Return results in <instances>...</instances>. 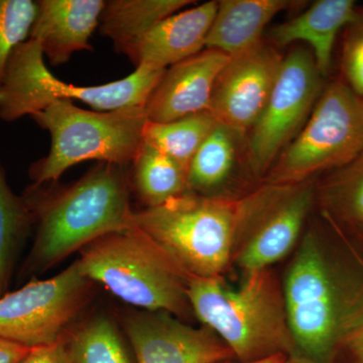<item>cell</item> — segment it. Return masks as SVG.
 I'll use <instances>...</instances> for the list:
<instances>
[{
  "instance_id": "obj_1",
  "label": "cell",
  "mask_w": 363,
  "mask_h": 363,
  "mask_svg": "<svg viewBox=\"0 0 363 363\" xmlns=\"http://www.w3.org/2000/svg\"><path fill=\"white\" fill-rule=\"evenodd\" d=\"M288 186L262 183L242 195L189 192L131 214L189 276L224 278L259 217Z\"/></svg>"
},
{
  "instance_id": "obj_2",
  "label": "cell",
  "mask_w": 363,
  "mask_h": 363,
  "mask_svg": "<svg viewBox=\"0 0 363 363\" xmlns=\"http://www.w3.org/2000/svg\"><path fill=\"white\" fill-rule=\"evenodd\" d=\"M125 168L99 162L69 185L33 184L26 189L23 197L35 235L21 276L44 274L105 234L128 226L133 191Z\"/></svg>"
},
{
  "instance_id": "obj_3",
  "label": "cell",
  "mask_w": 363,
  "mask_h": 363,
  "mask_svg": "<svg viewBox=\"0 0 363 363\" xmlns=\"http://www.w3.org/2000/svg\"><path fill=\"white\" fill-rule=\"evenodd\" d=\"M188 297L195 319L230 348L236 362L279 354L295 359L283 283L272 267L245 274L234 289L224 278L190 276Z\"/></svg>"
},
{
  "instance_id": "obj_4",
  "label": "cell",
  "mask_w": 363,
  "mask_h": 363,
  "mask_svg": "<svg viewBox=\"0 0 363 363\" xmlns=\"http://www.w3.org/2000/svg\"><path fill=\"white\" fill-rule=\"evenodd\" d=\"M83 276L128 305L169 313L190 323V276L166 250L135 226L93 241L76 260Z\"/></svg>"
},
{
  "instance_id": "obj_5",
  "label": "cell",
  "mask_w": 363,
  "mask_h": 363,
  "mask_svg": "<svg viewBox=\"0 0 363 363\" xmlns=\"http://www.w3.org/2000/svg\"><path fill=\"white\" fill-rule=\"evenodd\" d=\"M358 262H339L313 231L303 238L281 279L298 362H334L340 350L346 298Z\"/></svg>"
},
{
  "instance_id": "obj_6",
  "label": "cell",
  "mask_w": 363,
  "mask_h": 363,
  "mask_svg": "<svg viewBox=\"0 0 363 363\" xmlns=\"http://www.w3.org/2000/svg\"><path fill=\"white\" fill-rule=\"evenodd\" d=\"M30 117L52 138L49 154L28 169L35 185L56 183L79 162L99 161L121 167L133 164L143 145L147 123L145 107L85 111L69 100L52 102Z\"/></svg>"
},
{
  "instance_id": "obj_7",
  "label": "cell",
  "mask_w": 363,
  "mask_h": 363,
  "mask_svg": "<svg viewBox=\"0 0 363 363\" xmlns=\"http://www.w3.org/2000/svg\"><path fill=\"white\" fill-rule=\"evenodd\" d=\"M164 71L138 66L133 74L116 82L67 84L45 66L39 43L28 39L16 48L7 63L0 85V118L13 123L59 100L83 102L102 112L143 108Z\"/></svg>"
},
{
  "instance_id": "obj_8",
  "label": "cell",
  "mask_w": 363,
  "mask_h": 363,
  "mask_svg": "<svg viewBox=\"0 0 363 363\" xmlns=\"http://www.w3.org/2000/svg\"><path fill=\"white\" fill-rule=\"evenodd\" d=\"M362 150L363 97L344 83H333L274 162L264 183L301 185L317 174L345 166Z\"/></svg>"
},
{
  "instance_id": "obj_9",
  "label": "cell",
  "mask_w": 363,
  "mask_h": 363,
  "mask_svg": "<svg viewBox=\"0 0 363 363\" xmlns=\"http://www.w3.org/2000/svg\"><path fill=\"white\" fill-rule=\"evenodd\" d=\"M95 284L77 262L0 298V338L33 348L58 341L92 300Z\"/></svg>"
},
{
  "instance_id": "obj_10",
  "label": "cell",
  "mask_w": 363,
  "mask_h": 363,
  "mask_svg": "<svg viewBox=\"0 0 363 363\" xmlns=\"http://www.w3.org/2000/svg\"><path fill=\"white\" fill-rule=\"evenodd\" d=\"M312 52L297 48L286 58L264 111L248 140V164L255 177H264L279 155L307 123L320 92Z\"/></svg>"
},
{
  "instance_id": "obj_11",
  "label": "cell",
  "mask_w": 363,
  "mask_h": 363,
  "mask_svg": "<svg viewBox=\"0 0 363 363\" xmlns=\"http://www.w3.org/2000/svg\"><path fill=\"white\" fill-rule=\"evenodd\" d=\"M138 363H220L235 360L211 329L162 311L125 312L119 317Z\"/></svg>"
},
{
  "instance_id": "obj_12",
  "label": "cell",
  "mask_w": 363,
  "mask_h": 363,
  "mask_svg": "<svg viewBox=\"0 0 363 363\" xmlns=\"http://www.w3.org/2000/svg\"><path fill=\"white\" fill-rule=\"evenodd\" d=\"M283 61L264 40L231 57L217 79L208 112L219 123L245 135L264 111Z\"/></svg>"
},
{
  "instance_id": "obj_13",
  "label": "cell",
  "mask_w": 363,
  "mask_h": 363,
  "mask_svg": "<svg viewBox=\"0 0 363 363\" xmlns=\"http://www.w3.org/2000/svg\"><path fill=\"white\" fill-rule=\"evenodd\" d=\"M314 202L315 190L309 184L288 186L259 217L234 266L245 276L286 257L297 245Z\"/></svg>"
},
{
  "instance_id": "obj_14",
  "label": "cell",
  "mask_w": 363,
  "mask_h": 363,
  "mask_svg": "<svg viewBox=\"0 0 363 363\" xmlns=\"http://www.w3.org/2000/svg\"><path fill=\"white\" fill-rule=\"evenodd\" d=\"M229 60L224 52L205 49L167 69L145 105L147 121L169 123L208 111L217 79Z\"/></svg>"
},
{
  "instance_id": "obj_15",
  "label": "cell",
  "mask_w": 363,
  "mask_h": 363,
  "mask_svg": "<svg viewBox=\"0 0 363 363\" xmlns=\"http://www.w3.org/2000/svg\"><path fill=\"white\" fill-rule=\"evenodd\" d=\"M218 1H208L162 21L133 45L126 56L135 67L167 70L206 49Z\"/></svg>"
},
{
  "instance_id": "obj_16",
  "label": "cell",
  "mask_w": 363,
  "mask_h": 363,
  "mask_svg": "<svg viewBox=\"0 0 363 363\" xmlns=\"http://www.w3.org/2000/svg\"><path fill=\"white\" fill-rule=\"evenodd\" d=\"M28 39L39 43L52 66L72 55L92 50L90 39L99 26L104 0H40Z\"/></svg>"
},
{
  "instance_id": "obj_17",
  "label": "cell",
  "mask_w": 363,
  "mask_h": 363,
  "mask_svg": "<svg viewBox=\"0 0 363 363\" xmlns=\"http://www.w3.org/2000/svg\"><path fill=\"white\" fill-rule=\"evenodd\" d=\"M357 18L352 0H319L304 13L272 28L271 37L279 45L307 43L318 70L324 75L330 69L338 33Z\"/></svg>"
},
{
  "instance_id": "obj_18",
  "label": "cell",
  "mask_w": 363,
  "mask_h": 363,
  "mask_svg": "<svg viewBox=\"0 0 363 363\" xmlns=\"http://www.w3.org/2000/svg\"><path fill=\"white\" fill-rule=\"evenodd\" d=\"M295 2L286 0H221L208 33L206 49L235 57L262 42L269 21Z\"/></svg>"
},
{
  "instance_id": "obj_19",
  "label": "cell",
  "mask_w": 363,
  "mask_h": 363,
  "mask_svg": "<svg viewBox=\"0 0 363 363\" xmlns=\"http://www.w3.org/2000/svg\"><path fill=\"white\" fill-rule=\"evenodd\" d=\"M193 4L192 0H109L98 28L117 52L126 55L162 21Z\"/></svg>"
},
{
  "instance_id": "obj_20",
  "label": "cell",
  "mask_w": 363,
  "mask_h": 363,
  "mask_svg": "<svg viewBox=\"0 0 363 363\" xmlns=\"http://www.w3.org/2000/svg\"><path fill=\"white\" fill-rule=\"evenodd\" d=\"M131 166V191L145 208L160 206L190 191L187 169L145 142Z\"/></svg>"
},
{
  "instance_id": "obj_21",
  "label": "cell",
  "mask_w": 363,
  "mask_h": 363,
  "mask_svg": "<svg viewBox=\"0 0 363 363\" xmlns=\"http://www.w3.org/2000/svg\"><path fill=\"white\" fill-rule=\"evenodd\" d=\"M315 199L336 228L347 226L355 230L363 226V150L321 182Z\"/></svg>"
},
{
  "instance_id": "obj_22",
  "label": "cell",
  "mask_w": 363,
  "mask_h": 363,
  "mask_svg": "<svg viewBox=\"0 0 363 363\" xmlns=\"http://www.w3.org/2000/svg\"><path fill=\"white\" fill-rule=\"evenodd\" d=\"M70 363H135L116 320L95 314L64 333Z\"/></svg>"
},
{
  "instance_id": "obj_23",
  "label": "cell",
  "mask_w": 363,
  "mask_h": 363,
  "mask_svg": "<svg viewBox=\"0 0 363 363\" xmlns=\"http://www.w3.org/2000/svg\"><path fill=\"white\" fill-rule=\"evenodd\" d=\"M241 138L228 126L217 123L189 164L188 185L191 192L218 194V189L233 174Z\"/></svg>"
},
{
  "instance_id": "obj_24",
  "label": "cell",
  "mask_w": 363,
  "mask_h": 363,
  "mask_svg": "<svg viewBox=\"0 0 363 363\" xmlns=\"http://www.w3.org/2000/svg\"><path fill=\"white\" fill-rule=\"evenodd\" d=\"M218 121L204 111L169 121L156 123L147 121L143 142L166 155L187 169L191 160Z\"/></svg>"
},
{
  "instance_id": "obj_25",
  "label": "cell",
  "mask_w": 363,
  "mask_h": 363,
  "mask_svg": "<svg viewBox=\"0 0 363 363\" xmlns=\"http://www.w3.org/2000/svg\"><path fill=\"white\" fill-rule=\"evenodd\" d=\"M33 226L30 208L11 190L0 162V298L7 293L16 257Z\"/></svg>"
},
{
  "instance_id": "obj_26",
  "label": "cell",
  "mask_w": 363,
  "mask_h": 363,
  "mask_svg": "<svg viewBox=\"0 0 363 363\" xmlns=\"http://www.w3.org/2000/svg\"><path fill=\"white\" fill-rule=\"evenodd\" d=\"M37 9L33 0H0V85L11 54L30 38Z\"/></svg>"
},
{
  "instance_id": "obj_27",
  "label": "cell",
  "mask_w": 363,
  "mask_h": 363,
  "mask_svg": "<svg viewBox=\"0 0 363 363\" xmlns=\"http://www.w3.org/2000/svg\"><path fill=\"white\" fill-rule=\"evenodd\" d=\"M340 350L347 351L355 363H363V264L357 274L346 298L341 323Z\"/></svg>"
},
{
  "instance_id": "obj_28",
  "label": "cell",
  "mask_w": 363,
  "mask_h": 363,
  "mask_svg": "<svg viewBox=\"0 0 363 363\" xmlns=\"http://www.w3.org/2000/svg\"><path fill=\"white\" fill-rule=\"evenodd\" d=\"M344 71L350 87L363 97V28L353 33L344 50Z\"/></svg>"
},
{
  "instance_id": "obj_29",
  "label": "cell",
  "mask_w": 363,
  "mask_h": 363,
  "mask_svg": "<svg viewBox=\"0 0 363 363\" xmlns=\"http://www.w3.org/2000/svg\"><path fill=\"white\" fill-rule=\"evenodd\" d=\"M20 363H70L63 336L50 345L32 348Z\"/></svg>"
},
{
  "instance_id": "obj_30",
  "label": "cell",
  "mask_w": 363,
  "mask_h": 363,
  "mask_svg": "<svg viewBox=\"0 0 363 363\" xmlns=\"http://www.w3.org/2000/svg\"><path fill=\"white\" fill-rule=\"evenodd\" d=\"M32 348L0 338V363H20Z\"/></svg>"
},
{
  "instance_id": "obj_31",
  "label": "cell",
  "mask_w": 363,
  "mask_h": 363,
  "mask_svg": "<svg viewBox=\"0 0 363 363\" xmlns=\"http://www.w3.org/2000/svg\"><path fill=\"white\" fill-rule=\"evenodd\" d=\"M289 358L290 357H286V355L279 354L274 355V357L264 358V359L257 360V362H233V360H231V362H224L220 363H286V360H288Z\"/></svg>"
},
{
  "instance_id": "obj_32",
  "label": "cell",
  "mask_w": 363,
  "mask_h": 363,
  "mask_svg": "<svg viewBox=\"0 0 363 363\" xmlns=\"http://www.w3.org/2000/svg\"><path fill=\"white\" fill-rule=\"evenodd\" d=\"M354 231H357V235L363 240V226L358 227Z\"/></svg>"
},
{
  "instance_id": "obj_33",
  "label": "cell",
  "mask_w": 363,
  "mask_h": 363,
  "mask_svg": "<svg viewBox=\"0 0 363 363\" xmlns=\"http://www.w3.org/2000/svg\"><path fill=\"white\" fill-rule=\"evenodd\" d=\"M286 363H303V362H298V360L293 359V358H289V359L286 360Z\"/></svg>"
}]
</instances>
